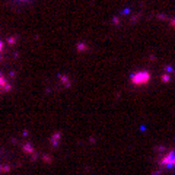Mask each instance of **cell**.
Instances as JSON below:
<instances>
[{"label": "cell", "mask_w": 175, "mask_h": 175, "mask_svg": "<svg viewBox=\"0 0 175 175\" xmlns=\"http://www.w3.org/2000/svg\"><path fill=\"white\" fill-rule=\"evenodd\" d=\"M130 79L134 86H144L150 82V73L147 70H140V72H136L134 75H131Z\"/></svg>", "instance_id": "6da1fadb"}, {"label": "cell", "mask_w": 175, "mask_h": 175, "mask_svg": "<svg viewBox=\"0 0 175 175\" xmlns=\"http://www.w3.org/2000/svg\"><path fill=\"white\" fill-rule=\"evenodd\" d=\"M162 166H165L166 169H172V168H175V150H169V152H166L165 155H163V158L161 159V162H159Z\"/></svg>", "instance_id": "7a4b0ae2"}, {"label": "cell", "mask_w": 175, "mask_h": 175, "mask_svg": "<svg viewBox=\"0 0 175 175\" xmlns=\"http://www.w3.org/2000/svg\"><path fill=\"white\" fill-rule=\"evenodd\" d=\"M18 2H28V0H18Z\"/></svg>", "instance_id": "3957f363"}]
</instances>
